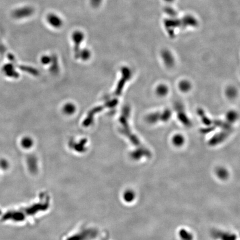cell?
Returning <instances> with one entry per match:
<instances>
[{"label": "cell", "mask_w": 240, "mask_h": 240, "mask_svg": "<svg viewBox=\"0 0 240 240\" xmlns=\"http://www.w3.org/2000/svg\"><path fill=\"white\" fill-rule=\"evenodd\" d=\"M47 21L53 27L58 28L62 25V19L55 14H50L47 17Z\"/></svg>", "instance_id": "1"}, {"label": "cell", "mask_w": 240, "mask_h": 240, "mask_svg": "<svg viewBox=\"0 0 240 240\" xmlns=\"http://www.w3.org/2000/svg\"><path fill=\"white\" fill-rule=\"evenodd\" d=\"M180 236L182 240H192V235L186 231L185 229H181L180 232Z\"/></svg>", "instance_id": "2"}, {"label": "cell", "mask_w": 240, "mask_h": 240, "mask_svg": "<svg viewBox=\"0 0 240 240\" xmlns=\"http://www.w3.org/2000/svg\"><path fill=\"white\" fill-rule=\"evenodd\" d=\"M135 195L132 191H127L124 194V199L127 202H131L135 198Z\"/></svg>", "instance_id": "3"}, {"label": "cell", "mask_w": 240, "mask_h": 240, "mask_svg": "<svg viewBox=\"0 0 240 240\" xmlns=\"http://www.w3.org/2000/svg\"><path fill=\"white\" fill-rule=\"evenodd\" d=\"M217 174L219 177L222 179H226L228 176V173L227 171L222 168H220L217 170Z\"/></svg>", "instance_id": "4"}, {"label": "cell", "mask_w": 240, "mask_h": 240, "mask_svg": "<svg viewBox=\"0 0 240 240\" xmlns=\"http://www.w3.org/2000/svg\"><path fill=\"white\" fill-rule=\"evenodd\" d=\"M173 143L177 146L181 145L183 142V137H181L180 135H177L173 138Z\"/></svg>", "instance_id": "5"}, {"label": "cell", "mask_w": 240, "mask_h": 240, "mask_svg": "<svg viewBox=\"0 0 240 240\" xmlns=\"http://www.w3.org/2000/svg\"><path fill=\"white\" fill-rule=\"evenodd\" d=\"M102 0H91V4L92 6L97 7L100 5Z\"/></svg>", "instance_id": "6"}, {"label": "cell", "mask_w": 240, "mask_h": 240, "mask_svg": "<svg viewBox=\"0 0 240 240\" xmlns=\"http://www.w3.org/2000/svg\"><path fill=\"white\" fill-rule=\"evenodd\" d=\"M167 91V89L165 87V86H160V87L159 88V89H158V90H157V92H158V93L160 94V95H165L166 92Z\"/></svg>", "instance_id": "7"}, {"label": "cell", "mask_w": 240, "mask_h": 240, "mask_svg": "<svg viewBox=\"0 0 240 240\" xmlns=\"http://www.w3.org/2000/svg\"><path fill=\"white\" fill-rule=\"evenodd\" d=\"M180 87L182 90L187 91L190 87V85L188 84L186 82H182V84L180 85Z\"/></svg>", "instance_id": "8"}, {"label": "cell", "mask_w": 240, "mask_h": 240, "mask_svg": "<svg viewBox=\"0 0 240 240\" xmlns=\"http://www.w3.org/2000/svg\"><path fill=\"white\" fill-rule=\"evenodd\" d=\"M235 114L233 112H231L229 114V118L230 120H233L235 118Z\"/></svg>", "instance_id": "9"}, {"label": "cell", "mask_w": 240, "mask_h": 240, "mask_svg": "<svg viewBox=\"0 0 240 240\" xmlns=\"http://www.w3.org/2000/svg\"><path fill=\"white\" fill-rule=\"evenodd\" d=\"M164 1H167V2H171V1H172L173 0H164Z\"/></svg>", "instance_id": "10"}]
</instances>
